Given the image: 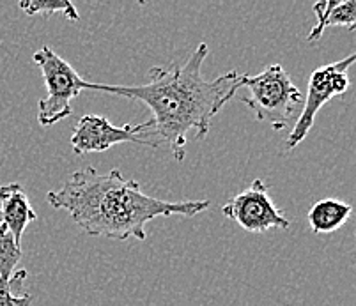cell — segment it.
I'll return each mask as SVG.
<instances>
[{"label": "cell", "instance_id": "7c38bea8", "mask_svg": "<svg viewBox=\"0 0 356 306\" xmlns=\"http://www.w3.org/2000/svg\"><path fill=\"white\" fill-rule=\"evenodd\" d=\"M22 260V248L0 220V278H9Z\"/></svg>", "mask_w": 356, "mask_h": 306}, {"label": "cell", "instance_id": "9c48e42d", "mask_svg": "<svg viewBox=\"0 0 356 306\" xmlns=\"http://www.w3.org/2000/svg\"><path fill=\"white\" fill-rule=\"evenodd\" d=\"M317 24L307 35L309 43H316L321 40L323 32L328 27H346L348 31H355L356 27V0H323L314 4Z\"/></svg>", "mask_w": 356, "mask_h": 306}, {"label": "cell", "instance_id": "4fadbf2b", "mask_svg": "<svg viewBox=\"0 0 356 306\" xmlns=\"http://www.w3.org/2000/svg\"><path fill=\"white\" fill-rule=\"evenodd\" d=\"M27 278L25 269H16L9 278H0V306H31V294H16L15 289L22 287Z\"/></svg>", "mask_w": 356, "mask_h": 306}, {"label": "cell", "instance_id": "5b68a950", "mask_svg": "<svg viewBox=\"0 0 356 306\" xmlns=\"http://www.w3.org/2000/svg\"><path fill=\"white\" fill-rule=\"evenodd\" d=\"M356 56L349 53L342 60H337L333 64L317 67L312 71L309 78V87H307V94L303 96V110L300 117L296 119L293 131L286 140V151H293L307 138L310 130L314 128L317 112L321 110L323 106L330 99L342 96L349 89V67L355 64Z\"/></svg>", "mask_w": 356, "mask_h": 306}, {"label": "cell", "instance_id": "8992f818", "mask_svg": "<svg viewBox=\"0 0 356 306\" xmlns=\"http://www.w3.org/2000/svg\"><path fill=\"white\" fill-rule=\"evenodd\" d=\"M134 142L140 146L160 147L156 135L153 131V121L140 124L114 126L102 115H83L71 135V147L76 156L90 153H105L118 144Z\"/></svg>", "mask_w": 356, "mask_h": 306}, {"label": "cell", "instance_id": "277c9868", "mask_svg": "<svg viewBox=\"0 0 356 306\" xmlns=\"http://www.w3.org/2000/svg\"><path fill=\"white\" fill-rule=\"evenodd\" d=\"M34 62L40 66L48 89V96L38 105V121L43 128H50L73 114L71 105L80 92L86 91V80L50 46L35 51Z\"/></svg>", "mask_w": 356, "mask_h": 306}, {"label": "cell", "instance_id": "ba28073f", "mask_svg": "<svg viewBox=\"0 0 356 306\" xmlns=\"http://www.w3.org/2000/svg\"><path fill=\"white\" fill-rule=\"evenodd\" d=\"M35 218L38 214L31 205V198L20 185L9 182L0 186V220L9 228L16 243H22L25 228Z\"/></svg>", "mask_w": 356, "mask_h": 306}, {"label": "cell", "instance_id": "7a4b0ae2", "mask_svg": "<svg viewBox=\"0 0 356 306\" xmlns=\"http://www.w3.org/2000/svg\"><path fill=\"white\" fill-rule=\"evenodd\" d=\"M48 204L70 212L87 236L145 241V225L158 216L192 218L209 209V201L165 202L145 195L140 185L118 169L102 173L95 167L76 170L60 188L48 192Z\"/></svg>", "mask_w": 356, "mask_h": 306}, {"label": "cell", "instance_id": "52a82bcc", "mask_svg": "<svg viewBox=\"0 0 356 306\" xmlns=\"http://www.w3.org/2000/svg\"><path fill=\"white\" fill-rule=\"evenodd\" d=\"M223 216L236 221L243 230L261 234L271 228H289L291 221L270 198V188L262 179H254L252 185L234 195L222 207Z\"/></svg>", "mask_w": 356, "mask_h": 306}, {"label": "cell", "instance_id": "6da1fadb", "mask_svg": "<svg viewBox=\"0 0 356 306\" xmlns=\"http://www.w3.org/2000/svg\"><path fill=\"white\" fill-rule=\"evenodd\" d=\"M209 56V46L200 43L183 64L151 67L147 85H106L86 82L87 91L106 92L135 99L153 114V131L158 142H167L174 160L183 161L193 131V142L209 133L215 115L241 89V73L229 71L215 80L202 76V64Z\"/></svg>", "mask_w": 356, "mask_h": 306}, {"label": "cell", "instance_id": "8fae6325", "mask_svg": "<svg viewBox=\"0 0 356 306\" xmlns=\"http://www.w3.org/2000/svg\"><path fill=\"white\" fill-rule=\"evenodd\" d=\"M18 8L29 16L34 15H63L70 22H79V9L67 0H25L20 2Z\"/></svg>", "mask_w": 356, "mask_h": 306}, {"label": "cell", "instance_id": "3957f363", "mask_svg": "<svg viewBox=\"0 0 356 306\" xmlns=\"http://www.w3.org/2000/svg\"><path fill=\"white\" fill-rule=\"evenodd\" d=\"M241 87L250 91L241 101L254 112L257 121L266 122L275 131L286 130L303 101V92L280 64H271L254 76L241 75Z\"/></svg>", "mask_w": 356, "mask_h": 306}, {"label": "cell", "instance_id": "30bf717a", "mask_svg": "<svg viewBox=\"0 0 356 306\" xmlns=\"http://www.w3.org/2000/svg\"><path fill=\"white\" fill-rule=\"evenodd\" d=\"M351 212L353 207L346 202L337 201V198H323L309 209L307 218H309L310 228L316 234H332L344 227Z\"/></svg>", "mask_w": 356, "mask_h": 306}]
</instances>
